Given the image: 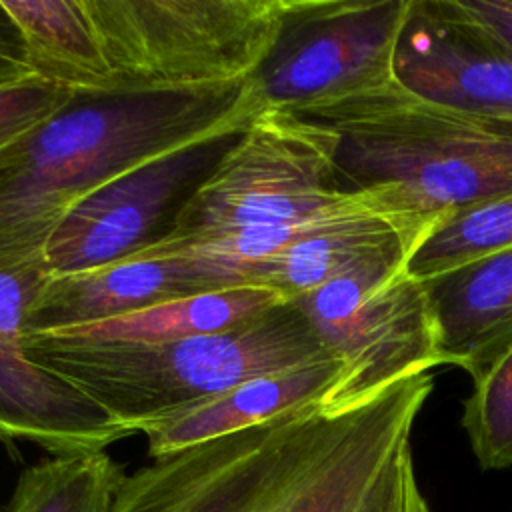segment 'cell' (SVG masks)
I'll list each match as a JSON object with an SVG mask.
<instances>
[{
    "mask_svg": "<svg viewBox=\"0 0 512 512\" xmlns=\"http://www.w3.org/2000/svg\"><path fill=\"white\" fill-rule=\"evenodd\" d=\"M432 390L426 372L154 458L124 474L110 512H358Z\"/></svg>",
    "mask_w": 512,
    "mask_h": 512,
    "instance_id": "1",
    "label": "cell"
},
{
    "mask_svg": "<svg viewBox=\"0 0 512 512\" xmlns=\"http://www.w3.org/2000/svg\"><path fill=\"white\" fill-rule=\"evenodd\" d=\"M260 108L250 80L178 92H76L0 152V268L44 260L62 218L110 180Z\"/></svg>",
    "mask_w": 512,
    "mask_h": 512,
    "instance_id": "2",
    "label": "cell"
},
{
    "mask_svg": "<svg viewBox=\"0 0 512 512\" xmlns=\"http://www.w3.org/2000/svg\"><path fill=\"white\" fill-rule=\"evenodd\" d=\"M334 132L342 192L440 220L512 192V118L426 102L390 82L312 118Z\"/></svg>",
    "mask_w": 512,
    "mask_h": 512,
    "instance_id": "3",
    "label": "cell"
},
{
    "mask_svg": "<svg viewBox=\"0 0 512 512\" xmlns=\"http://www.w3.org/2000/svg\"><path fill=\"white\" fill-rule=\"evenodd\" d=\"M22 346L30 360L78 386L130 434L250 378L334 356L294 300L242 326L174 342L108 344L26 334Z\"/></svg>",
    "mask_w": 512,
    "mask_h": 512,
    "instance_id": "4",
    "label": "cell"
},
{
    "mask_svg": "<svg viewBox=\"0 0 512 512\" xmlns=\"http://www.w3.org/2000/svg\"><path fill=\"white\" fill-rule=\"evenodd\" d=\"M116 94L246 82L280 26V0H84Z\"/></svg>",
    "mask_w": 512,
    "mask_h": 512,
    "instance_id": "5",
    "label": "cell"
},
{
    "mask_svg": "<svg viewBox=\"0 0 512 512\" xmlns=\"http://www.w3.org/2000/svg\"><path fill=\"white\" fill-rule=\"evenodd\" d=\"M362 198L338 186L334 132L326 124L260 108L182 210L170 238L138 256L204 236L320 218Z\"/></svg>",
    "mask_w": 512,
    "mask_h": 512,
    "instance_id": "6",
    "label": "cell"
},
{
    "mask_svg": "<svg viewBox=\"0 0 512 512\" xmlns=\"http://www.w3.org/2000/svg\"><path fill=\"white\" fill-rule=\"evenodd\" d=\"M410 0H280L272 48L248 78L264 108L300 118L390 82Z\"/></svg>",
    "mask_w": 512,
    "mask_h": 512,
    "instance_id": "7",
    "label": "cell"
},
{
    "mask_svg": "<svg viewBox=\"0 0 512 512\" xmlns=\"http://www.w3.org/2000/svg\"><path fill=\"white\" fill-rule=\"evenodd\" d=\"M384 260L294 298L346 374L326 402H356L442 364L424 282Z\"/></svg>",
    "mask_w": 512,
    "mask_h": 512,
    "instance_id": "8",
    "label": "cell"
},
{
    "mask_svg": "<svg viewBox=\"0 0 512 512\" xmlns=\"http://www.w3.org/2000/svg\"><path fill=\"white\" fill-rule=\"evenodd\" d=\"M248 120L160 154L78 202L52 232L44 260L54 276L102 268L164 242Z\"/></svg>",
    "mask_w": 512,
    "mask_h": 512,
    "instance_id": "9",
    "label": "cell"
},
{
    "mask_svg": "<svg viewBox=\"0 0 512 512\" xmlns=\"http://www.w3.org/2000/svg\"><path fill=\"white\" fill-rule=\"evenodd\" d=\"M392 78L426 102L512 118V46L462 0H410Z\"/></svg>",
    "mask_w": 512,
    "mask_h": 512,
    "instance_id": "10",
    "label": "cell"
},
{
    "mask_svg": "<svg viewBox=\"0 0 512 512\" xmlns=\"http://www.w3.org/2000/svg\"><path fill=\"white\" fill-rule=\"evenodd\" d=\"M242 276L190 256H134L102 268L52 276L24 318L26 334L64 332L168 300L242 286Z\"/></svg>",
    "mask_w": 512,
    "mask_h": 512,
    "instance_id": "11",
    "label": "cell"
},
{
    "mask_svg": "<svg viewBox=\"0 0 512 512\" xmlns=\"http://www.w3.org/2000/svg\"><path fill=\"white\" fill-rule=\"evenodd\" d=\"M436 222L392 214L376 202H366L320 222L276 254L234 270L246 284L264 286L294 300L358 268L384 260H408Z\"/></svg>",
    "mask_w": 512,
    "mask_h": 512,
    "instance_id": "12",
    "label": "cell"
},
{
    "mask_svg": "<svg viewBox=\"0 0 512 512\" xmlns=\"http://www.w3.org/2000/svg\"><path fill=\"white\" fill-rule=\"evenodd\" d=\"M24 336H0V438L62 454L104 452L130 432L72 382L30 360Z\"/></svg>",
    "mask_w": 512,
    "mask_h": 512,
    "instance_id": "13",
    "label": "cell"
},
{
    "mask_svg": "<svg viewBox=\"0 0 512 512\" xmlns=\"http://www.w3.org/2000/svg\"><path fill=\"white\" fill-rule=\"evenodd\" d=\"M422 282L442 364L480 378L512 346V246Z\"/></svg>",
    "mask_w": 512,
    "mask_h": 512,
    "instance_id": "14",
    "label": "cell"
},
{
    "mask_svg": "<svg viewBox=\"0 0 512 512\" xmlns=\"http://www.w3.org/2000/svg\"><path fill=\"white\" fill-rule=\"evenodd\" d=\"M344 374V362L332 356L250 378L194 408L148 426L142 432L148 440V452L152 458H160L326 402L338 390Z\"/></svg>",
    "mask_w": 512,
    "mask_h": 512,
    "instance_id": "15",
    "label": "cell"
},
{
    "mask_svg": "<svg viewBox=\"0 0 512 512\" xmlns=\"http://www.w3.org/2000/svg\"><path fill=\"white\" fill-rule=\"evenodd\" d=\"M36 78L82 94H112V70L84 0H2Z\"/></svg>",
    "mask_w": 512,
    "mask_h": 512,
    "instance_id": "16",
    "label": "cell"
},
{
    "mask_svg": "<svg viewBox=\"0 0 512 512\" xmlns=\"http://www.w3.org/2000/svg\"><path fill=\"white\" fill-rule=\"evenodd\" d=\"M282 302L286 298L270 288L242 284L168 300L90 326L44 334L108 344H160L242 326Z\"/></svg>",
    "mask_w": 512,
    "mask_h": 512,
    "instance_id": "17",
    "label": "cell"
},
{
    "mask_svg": "<svg viewBox=\"0 0 512 512\" xmlns=\"http://www.w3.org/2000/svg\"><path fill=\"white\" fill-rule=\"evenodd\" d=\"M122 478L106 450L52 456L20 474L2 512H110Z\"/></svg>",
    "mask_w": 512,
    "mask_h": 512,
    "instance_id": "18",
    "label": "cell"
},
{
    "mask_svg": "<svg viewBox=\"0 0 512 512\" xmlns=\"http://www.w3.org/2000/svg\"><path fill=\"white\" fill-rule=\"evenodd\" d=\"M512 246V192L440 218L418 242L406 270L426 280Z\"/></svg>",
    "mask_w": 512,
    "mask_h": 512,
    "instance_id": "19",
    "label": "cell"
},
{
    "mask_svg": "<svg viewBox=\"0 0 512 512\" xmlns=\"http://www.w3.org/2000/svg\"><path fill=\"white\" fill-rule=\"evenodd\" d=\"M462 428L482 470L512 466V346L472 380L462 406Z\"/></svg>",
    "mask_w": 512,
    "mask_h": 512,
    "instance_id": "20",
    "label": "cell"
},
{
    "mask_svg": "<svg viewBox=\"0 0 512 512\" xmlns=\"http://www.w3.org/2000/svg\"><path fill=\"white\" fill-rule=\"evenodd\" d=\"M74 94L40 78L0 86V152L66 108Z\"/></svg>",
    "mask_w": 512,
    "mask_h": 512,
    "instance_id": "21",
    "label": "cell"
},
{
    "mask_svg": "<svg viewBox=\"0 0 512 512\" xmlns=\"http://www.w3.org/2000/svg\"><path fill=\"white\" fill-rule=\"evenodd\" d=\"M52 276L46 260L0 268V336H24V318Z\"/></svg>",
    "mask_w": 512,
    "mask_h": 512,
    "instance_id": "22",
    "label": "cell"
},
{
    "mask_svg": "<svg viewBox=\"0 0 512 512\" xmlns=\"http://www.w3.org/2000/svg\"><path fill=\"white\" fill-rule=\"evenodd\" d=\"M358 512H432L418 486L410 444L386 466Z\"/></svg>",
    "mask_w": 512,
    "mask_h": 512,
    "instance_id": "23",
    "label": "cell"
},
{
    "mask_svg": "<svg viewBox=\"0 0 512 512\" xmlns=\"http://www.w3.org/2000/svg\"><path fill=\"white\" fill-rule=\"evenodd\" d=\"M36 78L22 34L0 0V86Z\"/></svg>",
    "mask_w": 512,
    "mask_h": 512,
    "instance_id": "24",
    "label": "cell"
},
{
    "mask_svg": "<svg viewBox=\"0 0 512 512\" xmlns=\"http://www.w3.org/2000/svg\"><path fill=\"white\" fill-rule=\"evenodd\" d=\"M464 4L512 46V0H476Z\"/></svg>",
    "mask_w": 512,
    "mask_h": 512,
    "instance_id": "25",
    "label": "cell"
}]
</instances>
